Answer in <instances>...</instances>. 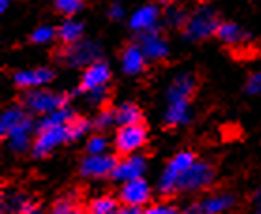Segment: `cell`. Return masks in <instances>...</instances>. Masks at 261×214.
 <instances>
[{"instance_id": "1", "label": "cell", "mask_w": 261, "mask_h": 214, "mask_svg": "<svg viewBox=\"0 0 261 214\" xmlns=\"http://www.w3.org/2000/svg\"><path fill=\"white\" fill-rule=\"evenodd\" d=\"M196 162V156L192 152H178L169 160V164L166 166L164 173H162L160 180H158V190L164 196H171L177 192L178 180L182 177V173L188 169Z\"/></svg>"}, {"instance_id": "2", "label": "cell", "mask_w": 261, "mask_h": 214, "mask_svg": "<svg viewBox=\"0 0 261 214\" xmlns=\"http://www.w3.org/2000/svg\"><path fill=\"white\" fill-rule=\"evenodd\" d=\"M218 17L213 10L208 8H199L194 15H190L188 23L184 26V32H186V38L192 40V42H199V40H207L213 34L218 32Z\"/></svg>"}, {"instance_id": "3", "label": "cell", "mask_w": 261, "mask_h": 214, "mask_svg": "<svg viewBox=\"0 0 261 214\" xmlns=\"http://www.w3.org/2000/svg\"><path fill=\"white\" fill-rule=\"evenodd\" d=\"M147 139H148V131H147V128L143 126V122H139V124L120 126L119 131H117V136H115V149L122 156L137 154V152L145 147Z\"/></svg>"}, {"instance_id": "4", "label": "cell", "mask_w": 261, "mask_h": 214, "mask_svg": "<svg viewBox=\"0 0 261 214\" xmlns=\"http://www.w3.org/2000/svg\"><path fill=\"white\" fill-rule=\"evenodd\" d=\"M213 180H214V167L208 162L196 160L182 173V177L178 180L177 192H199L213 184Z\"/></svg>"}, {"instance_id": "5", "label": "cell", "mask_w": 261, "mask_h": 214, "mask_svg": "<svg viewBox=\"0 0 261 214\" xmlns=\"http://www.w3.org/2000/svg\"><path fill=\"white\" fill-rule=\"evenodd\" d=\"M66 141H70L68 126H53V128L38 130V136L32 143V154L36 158H43Z\"/></svg>"}, {"instance_id": "6", "label": "cell", "mask_w": 261, "mask_h": 214, "mask_svg": "<svg viewBox=\"0 0 261 214\" xmlns=\"http://www.w3.org/2000/svg\"><path fill=\"white\" fill-rule=\"evenodd\" d=\"M24 105L32 113L40 115H51L60 107H66V96L57 94V92H49V90H30L24 96Z\"/></svg>"}, {"instance_id": "7", "label": "cell", "mask_w": 261, "mask_h": 214, "mask_svg": "<svg viewBox=\"0 0 261 214\" xmlns=\"http://www.w3.org/2000/svg\"><path fill=\"white\" fill-rule=\"evenodd\" d=\"M119 199L122 201L124 207L141 208L150 199V186H148V182L145 178H137V180L124 182L119 192Z\"/></svg>"}, {"instance_id": "8", "label": "cell", "mask_w": 261, "mask_h": 214, "mask_svg": "<svg viewBox=\"0 0 261 214\" xmlns=\"http://www.w3.org/2000/svg\"><path fill=\"white\" fill-rule=\"evenodd\" d=\"M147 171V160L141 154H130L124 156L122 160L117 164L113 171V178L119 182H130V180H137L143 178V173Z\"/></svg>"}, {"instance_id": "9", "label": "cell", "mask_w": 261, "mask_h": 214, "mask_svg": "<svg viewBox=\"0 0 261 214\" xmlns=\"http://www.w3.org/2000/svg\"><path fill=\"white\" fill-rule=\"evenodd\" d=\"M117 158L115 156H87L83 162H81V175L87 178H103V177H113V171L117 167Z\"/></svg>"}, {"instance_id": "10", "label": "cell", "mask_w": 261, "mask_h": 214, "mask_svg": "<svg viewBox=\"0 0 261 214\" xmlns=\"http://www.w3.org/2000/svg\"><path fill=\"white\" fill-rule=\"evenodd\" d=\"M98 57H100V49L98 45L92 42H77L70 45L66 49L62 59L68 62L70 66H87L98 62Z\"/></svg>"}, {"instance_id": "11", "label": "cell", "mask_w": 261, "mask_h": 214, "mask_svg": "<svg viewBox=\"0 0 261 214\" xmlns=\"http://www.w3.org/2000/svg\"><path fill=\"white\" fill-rule=\"evenodd\" d=\"M111 77V70H109V66L106 62H94V64H90L89 68H85L83 71V77H81V87L79 89L83 90V92H94V90H101V89H107V81Z\"/></svg>"}, {"instance_id": "12", "label": "cell", "mask_w": 261, "mask_h": 214, "mask_svg": "<svg viewBox=\"0 0 261 214\" xmlns=\"http://www.w3.org/2000/svg\"><path fill=\"white\" fill-rule=\"evenodd\" d=\"M231 207L233 196H229V194H213V196L203 197L201 201L196 203L188 210V214H222Z\"/></svg>"}, {"instance_id": "13", "label": "cell", "mask_w": 261, "mask_h": 214, "mask_svg": "<svg viewBox=\"0 0 261 214\" xmlns=\"http://www.w3.org/2000/svg\"><path fill=\"white\" fill-rule=\"evenodd\" d=\"M55 77V73L49 68H36V70H23L13 75V83L19 89H38L42 85L49 83Z\"/></svg>"}, {"instance_id": "14", "label": "cell", "mask_w": 261, "mask_h": 214, "mask_svg": "<svg viewBox=\"0 0 261 214\" xmlns=\"http://www.w3.org/2000/svg\"><path fill=\"white\" fill-rule=\"evenodd\" d=\"M158 19H160L158 8L147 4V6L139 8L137 12H134V15L130 17V26L139 34H147V32H152L156 29Z\"/></svg>"}, {"instance_id": "15", "label": "cell", "mask_w": 261, "mask_h": 214, "mask_svg": "<svg viewBox=\"0 0 261 214\" xmlns=\"http://www.w3.org/2000/svg\"><path fill=\"white\" fill-rule=\"evenodd\" d=\"M139 45H141L147 60H162L169 55V47H167L166 40H164L156 30L147 32V34H141Z\"/></svg>"}, {"instance_id": "16", "label": "cell", "mask_w": 261, "mask_h": 214, "mask_svg": "<svg viewBox=\"0 0 261 214\" xmlns=\"http://www.w3.org/2000/svg\"><path fill=\"white\" fill-rule=\"evenodd\" d=\"M32 130H34V124H32V120L30 117L24 122L17 126V128H13L10 133L6 136L8 139V147L13 150V152H24V150L30 147V137H32Z\"/></svg>"}, {"instance_id": "17", "label": "cell", "mask_w": 261, "mask_h": 214, "mask_svg": "<svg viewBox=\"0 0 261 214\" xmlns=\"http://www.w3.org/2000/svg\"><path fill=\"white\" fill-rule=\"evenodd\" d=\"M145 64H147V57L143 53L141 45H128L122 53V70L128 75H137L145 70Z\"/></svg>"}, {"instance_id": "18", "label": "cell", "mask_w": 261, "mask_h": 214, "mask_svg": "<svg viewBox=\"0 0 261 214\" xmlns=\"http://www.w3.org/2000/svg\"><path fill=\"white\" fill-rule=\"evenodd\" d=\"M194 89H196V79L190 73H182L178 75L175 81L169 87V100H190V96L194 94Z\"/></svg>"}, {"instance_id": "19", "label": "cell", "mask_w": 261, "mask_h": 214, "mask_svg": "<svg viewBox=\"0 0 261 214\" xmlns=\"http://www.w3.org/2000/svg\"><path fill=\"white\" fill-rule=\"evenodd\" d=\"M190 120V100H169L166 111V122L169 126L184 124Z\"/></svg>"}, {"instance_id": "20", "label": "cell", "mask_w": 261, "mask_h": 214, "mask_svg": "<svg viewBox=\"0 0 261 214\" xmlns=\"http://www.w3.org/2000/svg\"><path fill=\"white\" fill-rule=\"evenodd\" d=\"M29 119V115L24 111L23 107L19 105H12L4 109V113H2V119H0V133L6 137L13 128H17L21 122Z\"/></svg>"}, {"instance_id": "21", "label": "cell", "mask_w": 261, "mask_h": 214, "mask_svg": "<svg viewBox=\"0 0 261 214\" xmlns=\"http://www.w3.org/2000/svg\"><path fill=\"white\" fill-rule=\"evenodd\" d=\"M57 36L60 38V42L66 45H73V43L81 42V36H83V24L77 21H64L57 30Z\"/></svg>"}, {"instance_id": "22", "label": "cell", "mask_w": 261, "mask_h": 214, "mask_svg": "<svg viewBox=\"0 0 261 214\" xmlns=\"http://www.w3.org/2000/svg\"><path fill=\"white\" fill-rule=\"evenodd\" d=\"M73 117H75V115H73V111H71L70 107H60V109H57L55 113L45 115V117L40 120L38 130H43V128H53V126H68Z\"/></svg>"}, {"instance_id": "23", "label": "cell", "mask_w": 261, "mask_h": 214, "mask_svg": "<svg viewBox=\"0 0 261 214\" xmlns=\"http://www.w3.org/2000/svg\"><path fill=\"white\" fill-rule=\"evenodd\" d=\"M216 36H218L224 43H227V45H239V43H243L244 38H246L243 30L239 29L235 23H220Z\"/></svg>"}, {"instance_id": "24", "label": "cell", "mask_w": 261, "mask_h": 214, "mask_svg": "<svg viewBox=\"0 0 261 214\" xmlns=\"http://www.w3.org/2000/svg\"><path fill=\"white\" fill-rule=\"evenodd\" d=\"M143 119L141 109L136 103H122L117 109V124L128 126V124H139Z\"/></svg>"}, {"instance_id": "25", "label": "cell", "mask_w": 261, "mask_h": 214, "mask_svg": "<svg viewBox=\"0 0 261 214\" xmlns=\"http://www.w3.org/2000/svg\"><path fill=\"white\" fill-rule=\"evenodd\" d=\"M119 210V203L117 199L111 196H100L94 197L92 201L89 203V214H117Z\"/></svg>"}, {"instance_id": "26", "label": "cell", "mask_w": 261, "mask_h": 214, "mask_svg": "<svg viewBox=\"0 0 261 214\" xmlns=\"http://www.w3.org/2000/svg\"><path fill=\"white\" fill-rule=\"evenodd\" d=\"M90 128H92V126H90V122L87 119H83V117H73V119L70 120V124H68V133H70V141L85 137L87 133H89Z\"/></svg>"}, {"instance_id": "27", "label": "cell", "mask_w": 261, "mask_h": 214, "mask_svg": "<svg viewBox=\"0 0 261 214\" xmlns=\"http://www.w3.org/2000/svg\"><path fill=\"white\" fill-rule=\"evenodd\" d=\"M83 4H85V0H55L57 12L66 15V17H71V15H75L77 12H81V10H83Z\"/></svg>"}, {"instance_id": "28", "label": "cell", "mask_w": 261, "mask_h": 214, "mask_svg": "<svg viewBox=\"0 0 261 214\" xmlns=\"http://www.w3.org/2000/svg\"><path fill=\"white\" fill-rule=\"evenodd\" d=\"M117 124V109H101L100 113L96 115L94 119V128L98 130H106Z\"/></svg>"}, {"instance_id": "29", "label": "cell", "mask_w": 261, "mask_h": 214, "mask_svg": "<svg viewBox=\"0 0 261 214\" xmlns=\"http://www.w3.org/2000/svg\"><path fill=\"white\" fill-rule=\"evenodd\" d=\"M12 207L15 214H42V207L30 199H13Z\"/></svg>"}, {"instance_id": "30", "label": "cell", "mask_w": 261, "mask_h": 214, "mask_svg": "<svg viewBox=\"0 0 261 214\" xmlns=\"http://www.w3.org/2000/svg\"><path fill=\"white\" fill-rule=\"evenodd\" d=\"M166 19L167 23L171 24V26H186V23H188V15L184 13V10H180V8H175V6H169L166 12Z\"/></svg>"}, {"instance_id": "31", "label": "cell", "mask_w": 261, "mask_h": 214, "mask_svg": "<svg viewBox=\"0 0 261 214\" xmlns=\"http://www.w3.org/2000/svg\"><path fill=\"white\" fill-rule=\"evenodd\" d=\"M53 214H89V212H85L83 208L75 207V205L71 203V199L64 197V199H59V201L55 203Z\"/></svg>"}, {"instance_id": "32", "label": "cell", "mask_w": 261, "mask_h": 214, "mask_svg": "<svg viewBox=\"0 0 261 214\" xmlns=\"http://www.w3.org/2000/svg\"><path fill=\"white\" fill-rule=\"evenodd\" d=\"M55 36H57V30L53 26H47V24H43V26H38V29L32 32L30 36V40L34 43H47L51 42Z\"/></svg>"}, {"instance_id": "33", "label": "cell", "mask_w": 261, "mask_h": 214, "mask_svg": "<svg viewBox=\"0 0 261 214\" xmlns=\"http://www.w3.org/2000/svg\"><path fill=\"white\" fill-rule=\"evenodd\" d=\"M106 149H107L106 137L101 136L89 137V141H87V152H89V156H100L106 152Z\"/></svg>"}, {"instance_id": "34", "label": "cell", "mask_w": 261, "mask_h": 214, "mask_svg": "<svg viewBox=\"0 0 261 214\" xmlns=\"http://www.w3.org/2000/svg\"><path fill=\"white\" fill-rule=\"evenodd\" d=\"M143 214H182L177 207H173L169 203H154L145 210Z\"/></svg>"}, {"instance_id": "35", "label": "cell", "mask_w": 261, "mask_h": 214, "mask_svg": "<svg viewBox=\"0 0 261 214\" xmlns=\"http://www.w3.org/2000/svg\"><path fill=\"white\" fill-rule=\"evenodd\" d=\"M246 92L248 94H259L261 92V71L250 75L248 83H246Z\"/></svg>"}, {"instance_id": "36", "label": "cell", "mask_w": 261, "mask_h": 214, "mask_svg": "<svg viewBox=\"0 0 261 214\" xmlns=\"http://www.w3.org/2000/svg\"><path fill=\"white\" fill-rule=\"evenodd\" d=\"M106 92L107 89H101V90H94V92H89V100L92 103H100L103 98H106Z\"/></svg>"}, {"instance_id": "37", "label": "cell", "mask_w": 261, "mask_h": 214, "mask_svg": "<svg viewBox=\"0 0 261 214\" xmlns=\"http://www.w3.org/2000/svg\"><path fill=\"white\" fill-rule=\"evenodd\" d=\"M109 17L111 19H120L122 17V8L119 4H113V6L109 8Z\"/></svg>"}, {"instance_id": "38", "label": "cell", "mask_w": 261, "mask_h": 214, "mask_svg": "<svg viewBox=\"0 0 261 214\" xmlns=\"http://www.w3.org/2000/svg\"><path fill=\"white\" fill-rule=\"evenodd\" d=\"M252 205H254L255 214H261V190H259V192H255L254 199H252Z\"/></svg>"}, {"instance_id": "39", "label": "cell", "mask_w": 261, "mask_h": 214, "mask_svg": "<svg viewBox=\"0 0 261 214\" xmlns=\"http://www.w3.org/2000/svg\"><path fill=\"white\" fill-rule=\"evenodd\" d=\"M117 214H143V212H141V208H137V207H122L117 210Z\"/></svg>"}, {"instance_id": "40", "label": "cell", "mask_w": 261, "mask_h": 214, "mask_svg": "<svg viewBox=\"0 0 261 214\" xmlns=\"http://www.w3.org/2000/svg\"><path fill=\"white\" fill-rule=\"evenodd\" d=\"M8 4H10V0H0V10H6Z\"/></svg>"}, {"instance_id": "41", "label": "cell", "mask_w": 261, "mask_h": 214, "mask_svg": "<svg viewBox=\"0 0 261 214\" xmlns=\"http://www.w3.org/2000/svg\"><path fill=\"white\" fill-rule=\"evenodd\" d=\"M158 2H160V4H171L173 0H158Z\"/></svg>"}]
</instances>
